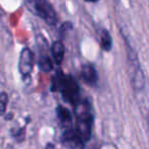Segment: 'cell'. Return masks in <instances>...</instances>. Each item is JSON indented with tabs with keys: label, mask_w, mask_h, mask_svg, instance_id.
<instances>
[{
	"label": "cell",
	"mask_w": 149,
	"mask_h": 149,
	"mask_svg": "<svg viewBox=\"0 0 149 149\" xmlns=\"http://www.w3.org/2000/svg\"><path fill=\"white\" fill-rule=\"evenodd\" d=\"M53 89H57L62 93V96L66 102L76 106L79 102V94L80 90L76 80L70 75L60 74L57 75L53 81Z\"/></svg>",
	"instance_id": "1"
},
{
	"label": "cell",
	"mask_w": 149,
	"mask_h": 149,
	"mask_svg": "<svg viewBox=\"0 0 149 149\" xmlns=\"http://www.w3.org/2000/svg\"><path fill=\"white\" fill-rule=\"evenodd\" d=\"M93 116L91 113L90 104L87 102H80L76 104V131L83 139V141H88L91 137Z\"/></svg>",
	"instance_id": "2"
},
{
	"label": "cell",
	"mask_w": 149,
	"mask_h": 149,
	"mask_svg": "<svg viewBox=\"0 0 149 149\" xmlns=\"http://www.w3.org/2000/svg\"><path fill=\"white\" fill-rule=\"evenodd\" d=\"M30 8L50 26H56L58 16L53 5L48 0H26Z\"/></svg>",
	"instance_id": "3"
},
{
	"label": "cell",
	"mask_w": 149,
	"mask_h": 149,
	"mask_svg": "<svg viewBox=\"0 0 149 149\" xmlns=\"http://www.w3.org/2000/svg\"><path fill=\"white\" fill-rule=\"evenodd\" d=\"M33 54L30 48H24L20 52L18 60V70L24 78H28L33 72Z\"/></svg>",
	"instance_id": "4"
},
{
	"label": "cell",
	"mask_w": 149,
	"mask_h": 149,
	"mask_svg": "<svg viewBox=\"0 0 149 149\" xmlns=\"http://www.w3.org/2000/svg\"><path fill=\"white\" fill-rule=\"evenodd\" d=\"M62 143L66 149H83L84 141L80 137L76 129L66 128L62 135Z\"/></svg>",
	"instance_id": "5"
},
{
	"label": "cell",
	"mask_w": 149,
	"mask_h": 149,
	"mask_svg": "<svg viewBox=\"0 0 149 149\" xmlns=\"http://www.w3.org/2000/svg\"><path fill=\"white\" fill-rule=\"evenodd\" d=\"M81 77L89 85H94L97 82V72L91 64H85L81 68Z\"/></svg>",
	"instance_id": "6"
},
{
	"label": "cell",
	"mask_w": 149,
	"mask_h": 149,
	"mask_svg": "<svg viewBox=\"0 0 149 149\" xmlns=\"http://www.w3.org/2000/svg\"><path fill=\"white\" fill-rule=\"evenodd\" d=\"M51 53L53 56L55 62L58 65H60L62 63L63 59H64V55H65V47L63 45L62 42L60 41H56L52 44L51 46Z\"/></svg>",
	"instance_id": "7"
},
{
	"label": "cell",
	"mask_w": 149,
	"mask_h": 149,
	"mask_svg": "<svg viewBox=\"0 0 149 149\" xmlns=\"http://www.w3.org/2000/svg\"><path fill=\"white\" fill-rule=\"evenodd\" d=\"M57 117L63 127H65V128L71 127L72 116H71L70 112H69L66 108H64V107H62V106L58 107L57 108Z\"/></svg>",
	"instance_id": "8"
},
{
	"label": "cell",
	"mask_w": 149,
	"mask_h": 149,
	"mask_svg": "<svg viewBox=\"0 0 149 149\" xmlns=\"http://www.w3.org/2000/svg\"><path fill=\"white\" fill-rule=\"evenodd\" d=\"M113 46V40L112 36L107 30H102L100 33V47L106 52L111 51Z\"/></svg>",
	"instance_id": "9"
},
{
	"label": "cell",
	"mask_w": 149,
	"mask_h": 149,
	"mask_svg": "<svg viewBox=\"0 0 149 149\" xmlns=\"http://www.w3.org/2000/svg\"><path fill=\"white\" fill-rule=\"evenodd\" d=\"M39 66L40 69L44 72H50V71L53 69V64H52V61L50 59L49 56L44 55L40 57L39 60Z\"/></svg>",
	"instance_id": "10"
},
{
	"label": "cell",
	"mask_w": 149,
	"mask_h": 149,
	"mask_svg": "<svg viewBox=\"0 0 149 149\" xmlns=\"http://www.w3.org/2000/svg\"><path fill=\"white\" fill-rule=\"evenodd\" d=\"M7 102H8V95L5 92H2L0 94V114H3L5 112Z\"/></svg>",
	"instance_id": "11"
},
{
	"label": "cell",
	"mask_w": 149,
	"mask_h": 149,
	"mask_svg": "<svg viewBox=\"0 0 149 149\" xmlns=\"http://www.w3.org/2000/svg\"><path fill=\"white\" fill-rule=\"evenodd\" d=\"M85 1H87V2H96V1H98V0H85Z\"/></svg>",
	"instance_id": "12"
},
{
	"label": "cell",
	"mask_w": 149,
	"mask_h": 149,
	"mask_svg": "<svg viewBox=\"0 0 149 149\" xmlns=\"http://www.w3.org/2000/svg\"><path fill=\"white\" fill-rule=\"evenodd\" d=\"M47 149H55V148H54L52 145H49V146H48V148H47Z\"/></svg>",
	"instance_id": "13"
}]
</instances>
